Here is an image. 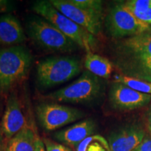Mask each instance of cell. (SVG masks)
<instances>
[{"instance_id": "17", "label": "cell", "mask_w": 151, "mask_h": 151, "mask_svg": "<svg viewBox=\"0 0 151 151\" xmlns=\"http://www.w3.org/2000/svg\"><path fill=\"white\" fill-rule=\"evenodd\" d=\"M75 151H111L108 141L102 136L94 134L86 138L74 148Z\"/></svg>"}, {"instance_id": "28", "label": "cell", "mask_w": 151, "mask_h": 151, "mask_svg": "<svg viewBox=\"0 0 151 151\" xmlns=\"http://www.w3.org/2000/svg\"><path fill=\"white\" fill-rule=\"evenodd\" d=\"M150 7H151V0H150Z\"/></svg>"}, {"instance_id": "16", "label": "cell", "mask_w": 151, "mask_h": 151, "mask_svg": "<svg viewBox=\"0 0 151 151\" xmlns=\"http://www.w3.org/2000/svg\"><path fill=\"white\" fill-rule=\"evenodd\" d=\"M84 66L89 72L99 78H109L113 70V65L107 58L94 54L87 53L84 60Z\"/></svg>"}, {"instance_id": "14", "label": "cell", "mask_w": 151, "mask_h": 151, "mask_svg": "<svg viewBox=\"0 0 151 151\" xmlns=\"http://www.w3.org/2000/svg\"><path fill=\"white\" fill-rule=\"evenodd\" d=\"M25 39L23 28L16 16L10 14L0 16V45L18 46Z\"/></svg>"}, {"instance_id": "13", "label": "cell", "mask_w": 151, "mask_h": 151, "mask_svg": "<svg viewBox=\"0 0 151 151\" xmlns=\"http://www.w3.org/2000/svg\"><path fill=\"white\" fill-rule=\"evenodd\" d=\"M95 129V122L88 118L55 132L54 137L60 142L74 148L86 138L94 135Z\"/></svg>"}, {"instance_id": "24", "label": "cell", "mask_w": 151, "mask_h": 151, "mask_svg": "<svg viewBox=\"0 0 151 151\" xmlns=\"http://www.w3.org/2000/svg\"><path fill=\"white\" fill-rule=\"evenodd\" d=\"M35 151H46V148H45L44 143H43L42 139H40V137L38 135L35 141Z\"/></svg>"}, {"instance_id": "2", "label": "cell", "mask_w": 151, "mask_h": 151, "mask_svg": "<svg viewBox=\"0 0 151 151\" xmlns=\"http://www.w3.org/2000/svg\"><path fill=\"white\" fill-rule=\"evenodd\" d=\"M32 56L22 46L0 48V96L9 95L27 78Z\"/></svg>"}, {"instance_id": "25", "label": "cell", "mask_w": 151, "mask_h": 151, "mask_svg": "<svg viewBox=\"0 0 151 151\" xmlns=\"http://www.w3.org/2000/svg\"><path fill=\"white\" fill-rule=\"evenodd\" d=\"M9 2L5 0H0V14L4 13L8 10Z\"/></svg>"}, {"instance_id": "8", "label": "cell", "mask_w": 151, "mask_h": 151, "mask_svg": "<svg viewBox=\"0 0 151 151\" xmlns=\"http://www.w3.org/2000/svg\"><path fill=\"white\" fill-rule=\"evenodd\" d=\"M35 112L40 125L48 132L60 129L86 116L83 111L78 109L49 102L37 104Z\"/></svg>"}, {"instance_id": "21", "label": "cell", "mask_w": 151, "mask_h": 151, "mask_svg": "<svg viewBox=\"0 0 151 151\" xmlns=\"http://www.w3.org/2000/svg\"><path fill=\"white\" fill-rule=\"evenodd\" d=\"M45 148L46 151H72L69 147L66 146L65 145L62 143H57L55 141L49 139H43Z\"/></svg>"}, {"instance_id": "18", "label": "cell", "mask_w": 151, "mask_h": 151, "mask_svg": "<svg viewBox=\"0 0 151 151\" xmlns=\"http://www.w3.org/2000/svg\"><path fill=\"white\" fill-rule=\"evenodd\" d=\"M116 82L120 83L127 86L136 91L143 94H151V82L139 80V79L120 75L116 76Z\"/></svg>"}, {"instance_id": "7", "label": "cell", "mask_w": 151, "mask_h": 151, "mask_svg": "<svg viewBox=\"0 0 151 151\" xmlns=\"http://www.w3.org/2000/svg\"><path fill=\"white\" fill-rule=\"evenodd\" d=\"M106 27L109 35L116 39L150 31V25L136 18L123 2L116 4L111 9L106 19Z\"/></svg>"}, {"instance_id": "20", "label": "cell", "mask_w": 151, "mask_h": 151, "mask_svg": "<svg viewBox=\"0 0 151 151\" xmlns=\"http://www.w3.org/2000/svg\"><path fill=\"white\" fill-rule=\"evenodd\" d=\"M124 4L132 13H142L150 8V0H130Z\"/></svg>"}, {"instance_id": "26", "label": "cell", "mask_w": 151, "mask_h": 151, "mask_svg": "<svg viewBox=\"0 0 151 151\" xmlns=\"http://www.w3.org/2000/svg\"><path fill=\"white\" fill-rule=\"evenodd\" d=\"M147 128H148V130L151 137V104L148 113V116H147Z\"/></svg>"}, {"instance_id": "4", "label": "cell", "mask_w": 151, "mask_h": 151, "mask_svg": "<svg viewBox=\"0 0 151 151\" xmlns=\"http://www.w3.org/2000/svg\"><path fill=\"white\" fill-rule=\"evenodd\" d=\"M82 61L76 56H52L40 60L37 79L42 88H50L75 78L81 72Z\"/></svg>"}, {"instance_id": "19", "label": "cell", "mask_w": 151, "mask_h": 151, "mask_svg": "<svg viewBox=\"0 0 151 151\" xmlns=\"http://www.w3.org/2000/svg\"><path fill=\"white\" fill-rule=\"evenodd\" d=\"M73 4L91 14L102 17L103 4L99 0H70Z\"/></svg>"}, {"instance_id": "27", "label": "cell", "mask_w": 151, "mask_h": 151, "mask_svg": "<svg viewBox=\"0 0 151 151\" xmlns=\"http://www.w3.org/2000/svg\"><path fill=\"white\" fill-rule=\"evenodd\" d=\"M4 134L0 127V151L5 150V143H4Z\"/></svg>"}, {"instance_id": "9", "label": "cell", "mask_w": 151, "mask_h": 151, "mask_svg": "<svg viewBox=\"0 0 151 151\" xmlns=\"http://www.w3.org/2000/svg\"><path fill=\"white\" fill-rule=\"evenodd\" d=\"M50 2L60 13L94 36L101 31L102 17L91 14L71 2L70 0H50Z\"/></svg>"}, {"instance_id": "10", "label": "cell", "mask_w": 151, "mask_h": 151, "mask_svg": "<svg viewBox=\"0 0 151 151\" xmlns=\"http://www.w3.org/2000/svg\"><path fill=\"white\" fill-rule=\"evenodd\" d=\"M151 101V94H143L116 82L109 91V101L116 110L129 111L140 108Z\"/></svg>"}, {"instance_id": "15", "label": "cell", "mask_w": 151, "mask_h": 151, "mask_svg": "<svg viewBox=\"0 0 151 151\" xmlns=\"http://www.w3.org/2000/svg\"><path fill=\"white\" fill-rule=\"evenodd\" d=\"M37 134L32 124L26 126L5 143L4 151H35Z\"/></svg>"}, {"instance_id": "3", "label": "cell", "mask_w": 151, "mask_h": 151, "mask_svg": "<svg viewBox=\"0 0 151 151\" xmlns=\"http://www.w3.org/2000/svg\"><path fill=\"white\" fill-rule=\"evenodd\" d=\"M32 10L41 18L58 28L61 32L84 49L87 53L92 52L96 46V39L92 35L70 20L55 8L50 1L39 0L34 3Z\"/></svg>"}, {"instance_id": "12", "label": "cell", "mask_w": 151, "mask_h": 151, "mask_svg": "<svg viewBox=\"0 0 151 151\" xmlns=\"http://www.w3.org/2000/svg\"><path fill=\"white\" fill-rule=\"evenodd\" d=\"M146 132L138 124L119 128L109 137L111 151H132L144 139Z\"/></svg>"}, {"instance_id": "11", "label": "cell", "mask_w": 151, "mask_h": 151, "mask_svg": "<svg viewBox=\"0 0 151 151\" xmlns=\"http://www.w3.org/2000/svg\"><path fill=\"white\" fill-rule=\"evenodd\" d=\"M27 124L25 117L18 94L11 91L7 97L2 119L1 129L6 139L8 140L21 131Z\"/></svg>"}, {"instance_id": "23", "label": "cell", "mask_w": 151, "mask_h": 151, "mask_svg": "<svg viewBox=\"0 0 151 151\" xmlns=\"http://www.w3.org/2000/svg\"><path fill=\"white\" fill-rule=\"evenodd\" d=\"M136 18H137L141 21L150 25L151 24V7L148 10L142 13H132Z\"/></svg>"}, {"instance_id": "1", "label": "cell", "mask_w": 151, "mask_h": 151, "mask_svg": "<svg viewBox=\"0 0 151 151\" xmlns=\"http://www.w3.org/2000/svg\"><path fill=\"white\" fill-rule=\"evenodd\" d=\"M116 65L122 75L151 82V33L124 39L116 47Z\"/></svg>"}, {"instance_id": "22", "label": "cell", "mask_w": 151, "mask_h": 151, "mask_svg": "<svg viewBox=\"0 0 151 151\" xmlns=\"http://www.w3.org/2000/svg\"><path fill=\"white\" fill-rule=\"evenodd\" d=\"M132 151H151V137L146 136Z\"/></svg>"}, {"instance_id": "29", "label": "cell", "mask_w": 151, "mask_h": 151, "mask_svg": "<svg viewBox=\"0 0 151 151\" xmlns=\"http://www.w3.org/2000/svg\"><path fill=\"white\" fill-rule=\"evenodd\" d=\"M0 97H1V96H0Z\"/></svg>"}, {"instance_id": "5", "label": "cell", "mask_w": 151, "mask_h": 151, "mask_svg": "<svg viewBox=\"0 0 151 151\" xmlns=\"http://www.w3.org/2000/svg\"><path fill=\"white\" fill-rule=\"evenodd\" d=\"M27 32L35 42L49 51L70 52L79 47L53 24L41 17L34 16L29 19Z\"/></svg>"}, {"instance_id": "6", "label": "cell", "mask_w": 151, "mask_h": 151, "mask_svg": "<svg viewBox=\"0 0 151 151\" xmlns=\"http://www.w3.org/2000/svg\"><path fill=\"white\" fill-rule=\"evenodd\" d=\"M102 91L103 83L100 78L86 71L72 83L48 94L46 97L59 102L83 104L99 98Z\"/></svg>"}]
</instances>
